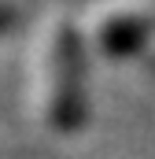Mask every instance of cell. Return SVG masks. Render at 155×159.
Here are the masks:
<instances>
[{"instance_id":"obj_1","label":"cell","mask_w":155,"mask_h":159,"mask_svg":"<svg viewBox=\"0 0 155 159\" xmlns=\"http://www.w3.org/2000/svg\"><path fill=\"white\" fill-rule=\"evenodd\" d=\"M37 111L41 122L67 133L85 119V63L81 41L67 19H52L37 41Z\"/></svg>"},{"instance_id":"obj_2","label":"cell","mask_w":155,"mask_h":159,"mask_svg":"<svg viewBox=\"0 0 155 159\" xmlns=\"http://www.w3.org/2000/svg\"><path fill=\"white\" fill-rule=\"evenodd\" d=\"M11 15H15V7H11V0H0V30L11 22Z\"/></svg>"}]
</instances>
